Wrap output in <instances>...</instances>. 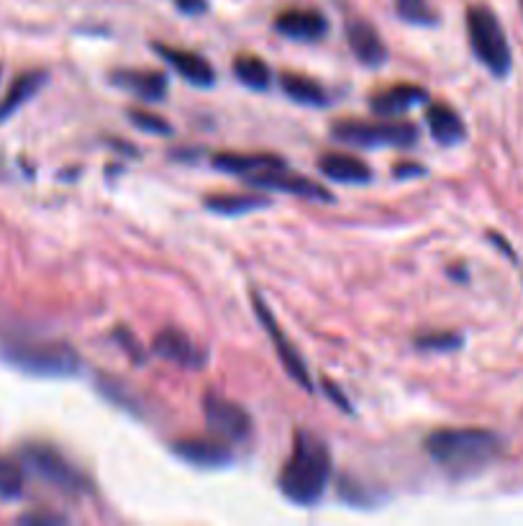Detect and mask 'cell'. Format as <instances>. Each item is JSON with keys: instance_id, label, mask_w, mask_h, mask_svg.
<instances>
[{"instance_id": "1", "label": "cell", "mask_w": 523, "mask_h": 526, "mask_svg": "<svg viewBox=\"0 0 523 526\" xmlns=\"http://www.w3.org/2000/svg\"><path fill=\"white\" fill-rule=\"evenodd\" d=\"M334 460L329 444L313 432L300 429L293 439V455L285 462L280 473V491L298 506H313L324 496L331 480Z\"/></svg>"}, {"instance_id": "2", "label": "cell", "mask_w": 523, "mask_h": 526, "mask_svg": "<svg viewBox=\"0 0 523 526\" xmlns=\"http://www.w3.org/2000/svg\"><path fill=\"white\" fill-rule=\"evenodd\" d=\"M426 452L454 478H472L498 460L503 439L488 429H436L426 439Z\"/></svg>"}, {"instance_id": "3", "label": "cell", "mask_w": 523, "mask_h": 526, "mask_svg": "<svg viewBox=\"0 0 523 526\" xmlns=\"http://www.w3.org/2000/svg\"><path fill=\"white\" fill-rule=\"evenodd\" d=\"M3 357L13 367L42 378H70L80 370V355L65 342L49 339H18L8 342Z\"/></svg>"}, {"instance_id": "4", "label": "cell", "mask_w": 523, "mask_h": 526, "mask_svg": "<svg viewBox=\"0 0 523 526\" xmlns=\"http://www.w3.org/2000/svg\"><path fill=\"white\" fill-rule=\"evenodd\" d=\"M467 36H470V47L477 60L495 77H506L511 72V44H508L506 31L490 8L472 6L467 11Z\"/></svg>"}, {"instance_id": "5", "label": "cell", "mask_w": 523, "mask_h": 526, "mask_svg": "<svg viewBox=\"0 0 523 526\" xmlns=\"http://www.w3.org/2000/svg\"><path fill=\"white\" fill-rule=\"evenodd\" d=\"M21 465L29 467L36 478L44 480V483H49L62 493L77 496V493L90 491V480L62 452L54 450V447H47V444H29L21 452Z\"/></svg>"}, {"instance_id": "6", "label": "cell", "mask_w": 523, "mask_h": 526, "mask_svg": "<svg viewBox=\"0 0 523 526\" xmlns=\"http://www.w3.org/2000/svg\"><path fill=\"white\" fill-rule=\"evenodd\" d=\"M331 134L354 147H411L418 139V129L408 121H339Z\"/></svg>"}, {"instance_id": "7", "label": "cell", "mask_w": 523, "mask_h": 526, "mask_svg": "<svg viewBox=\"0 0 523 526\" xmlns=\"http://www.w3.org/2000/svg\"><path fill=\"white\" fill-rule=\"evenodd\" d=\"M203 408H206V421L216 437H221L224 442H247L252 437V416L244 406L229 401L224 396L208 393L203 398Z\"/></svg>"}, {"instance_id": "8", "label": "cell", "mask_w": 523, "mask_h": 526, "mask_svg": "<svg viewBox=\"0 0 523 526\" xmlns=\"http://www.w3.org/2000/svg\"><path fill=\"white\" fill-rule=\"evenodd\" d=\"M254 301V311H257V319L259 324L265 326L267 337L272 339V347H275L277 357H280V362H283V367L288 370L290 378L295 380V383L300 385V388H306V391H313V383H311V375H308V367L306 362H303V357L298 355V349L290 344L288 334H285L283 329H280V324L275 321V316H272V311L267 308L265 298L259 296V293H254L252 296Z\"/></svg>"}, {"instance_id": "9", "label": "cell", "mask_w": 523, "mask_h": 526, "mask_svg": "<svg viewBox=\"0 0 523 526\" xmlns=\"http://www.w3.org/2000/svg\"><path fill=\"white\" fill-rule=\"evenodd\" d=\"M249 185H257V188H265V190H277V193H290V196L306 198V201H321V203L334 201V196H331L324 185L316 183V180L311 178H300V175L290 172V167L265 172V175L249 180Z\"/></svg>"}, {"instance_id": "10", "label": "cell", "mask_w": 523, "mask_h": 526, "mask_svg": "<svg viewBox=\"0 0 523 526\" xmlns=\"http://www.w3.org/2000/svg\"><path fill=\"white\" fill-rule=\"evenodd\" d=\"M152 349L154 355H159L162 360L172 362V365L188 367V370H200V367L206 365V352L180 329L159 331L152 342Z\"/></svg>"}, {"instance_id": "11", "label": "cell", "mask_w": 523, "mask_h": 526, "mask_svg": "<svg viewBox=\"0 0 523 526\" xmlns=\"http://www.w3.org/2000/svg\"><path fill=\"white\" fill-rule=\"evenodd\" d=\"M154 49L159 52V57L177 72V75L188 80V83L198 85V88H208L216 83V70L203 54L188 52V49H175L167 44H154Z\"/></svg>"}, {"instance_id": "12", "label": "cell", "mask_w": 523, "mask_h": 526, "mask_svg": "<svg viewBox=\"0 0 523 526\" xmlns=\"http://www.w3.org/2000/svg\"><path fill=\"white\" fill-rule=\"evenodd\" d=\"M175 452L183 460H188L190 465L198 467H226L234 460V452H231L229 442H224L221 437L213 434L208 437H188L175 442Z\"/></svg>"}, {"instance_id": "13", "label": "cell", "mask_w": 523, "mask_h": 526, "mask_svg": "<svg viewBox=\"0 0 523 526\" xmlns=\"http://www.w3.org/2000/svg\"><path fill=\"white\" fill-rule=\"evenodd\" d=\"M275 31L283 34L285 39H295V42H316L329 31V21L324 13L311 11V8H295V11H285L275 18Z\"/></svg>"}, {"instance_id": "14", "label": "cell", "mask_w": 523, "mask_h": 526, "mask_svg": "<svg viewBox=\"0 0 523 526\" xmlns=\"http://www.w3.org/2000/svg\"><path fill=\"white\" fill-rule=\"evenodd\" d=\"M213 165L218 167V170L224 172H231V175H239V178H244V183H249V180L259 178V175H265V172H272V170H283V167H288V162L283 160V157H275V154H216L213 157Z\"/></svg>"}, {"instance_id": "15", "label": "cell", "mask_w": 523, "mask_h": 526, "mask_svg": "<svg viewBox=\"0 0 523 526\" xmlns=\"http://www.w3.org/2000/svg\"><path fill=\"white\" fill-rule=\"evenodd\" d=\"M426 101H429V93L418 85H393V88L372 95L370 108L382 119H395Z\"/></svg>"}, {"instance_id": "16", "label": "cell", "mask_w": 523, "mask_h": 526, "mask_svg": "<svg viewBox=\"0 0 523 526\" xmlns=\"http://www.w3.org/2000/svg\"><path fill=\"white\" fill-rule=\"evenodd\" d=\"M113 85L126 93L142 98V101H162L167 98V75L157 70H118L113 72Z\"/></svg>"}, {"instance_id": "17", "label": "cell", "mask_w": 523, "mask_h": 526, "mask_svg": "<svg viewBox=\"0 0 523 526\" xmlns=\"http://www.w3.org/2000/svg\"><path fill=\"white\" fill-rule=\"evenodd\" d=\"M347 42L349 49L357 54V60L367 67H380L382 62L388 60V49L382 44L380 34L372 24L367 21H352L347 26Z\"/></svg>"}, {"instance_id": "18", "label": "cell", "mask_w": 523, "mask_h": 526, "mask_svg": "<svg viewBox=\"0 0 523 526\" xmlns=\"http://www.w3.org/2000/svg\"><path fill=\"white\" fill-rule=\"evenodd\" d=\"M426 124H429L431 136L444 147L462 144L467 136V126L457 111L447 103H434L426 108Z\"/></svg>"}, {"instance_id": "19", "label": "cell", "mask_w": 523, "mask_h": 526, "mask_svg": "<svg viewBox=\"0 0 523 526\" xmlns=\"http://www.w3.org/2000/svg\"><path fill=\"white\" fill-rule=\"evenodd\" d=\"M318 170L324 178L344 185H365L372 180L370 165H365L352 154H324L318 160Z\"/></svg>"}, {"instance_id": "20", "label": "cell", "mask_w": 523, "mask_h": 526, "mask_svg": "<svg viewBox=\"0 0 523 526\" xmlns=\"http://www.w3.org/2000/svg\"><path fill=\"white\" fill-rule=\"evenodd\" d=\"M280 88L285 90V95H288L290 101L303 103V106H324V103H329L326 90L321 88L313 77L285 72V75L280 77Z\"/></svg>"}, {"instance_id": "21", "label": "cell", "mask_w": 523, "mask_h": 526, "mask_svg": "<svg viewBox=\"0 0 523 526\" xmlns=\"http://www.w3.org/2000/svg\"><path fill=\"white\" fill-rule=\"evenodd\" d=\"M234 75L241 85H247L252 90H267L272 83V72L267 62L252 54H239L234 60Z\"/></svg>"}, {"instance_id": "22", "label": "cell", "mask_w": 523, "mask_h": 526, "mask_svg": "<svg viewBox=\"0 0 523 526\" xmlns=\"http://www.w3.org/2000/svg\"><path fill=\"white\" fill-rule=\"evenodd\" d=\"M98 388L103 391V396H106L108 401L116 403V406L126 408V411H131L134 416H147V406L142 403V393L131 391L124 380H116V378H108V375H103Z\"/></svg>"}, {"instance_id": "23", "label": "cell", "mask_w": 523, "mask_h": 526, "mask_svg": "<svg viewBox=\"0 0 523 526\" xmlns=\"http://www.w3.org/2000/svg\"><path fill=\"white\" fill-rule=\"evenodd\" d=\"M44 80H47L44 72H31V75L21 77V80H18V83L11 88V93L6 95V101L0 103V119H8V116H11L18 106H24L31 95L42 88Z\"/></svg>"}, {"instance_id": "24", "label": "cell", "mask_w": 523, "mask_h": 526, "mask_svg": "<svg viewBox=\"0 0 523 526\" xmlns=\"http://www.w3.org/2000/svg\"><path fill=\"white\" fill-rule=\"evenodd\" d=\"M270 206V201L262 196H211L206 201V208L213 213H224V216H241V213L257 211V208Z\"/></svg>"}, {"instance_id": "25", "label": "cell", "mask_w": 523, "mask_h": 526, "mask_svg": "<svg viewBox=\"0 0 523 526\" xmlns=\"http://www.w3.org/2000/svg\"><path fill=\"white\" fill-rule=\"evenodd\" d=\"M24 480V467L8 457H0V498L3 501H13L24 493Z\"/></svg>"}, {"instance_id": "26", "label": "cell", "mask_w": 523, "mask_h": 526, "mask_svg": "<svg viewBox=\"0 0 523 526\" xmlns=\"http://www.w3.org/2000/svg\"><path fill=\"white\" fill-rule=\"evenodd\" d=\"M395 11L403 21L416 26H434L436 11L431 8L429 0H395Z\"/></svg>"}, {"instance_id": "27", "label": "cell", "mask_w": 523, "mask_h": 526, "mask_svg": "<svg viewBox=\"0 0 523 526\" xmlns=\"http://www.w3.org/2000/svg\"><path fill=\"white\" fill-rule=\"evenodd\" d=\"M129 121L136 126L139 131H147V134H154V136H167L172 134V126L170 121H165L162 116H157V113H149V111H129Z\"/></svg>"}, {"instance_id": "28", "label": "cell", "mask_w": 523, "mask_h": 526, "mask_svg": "<svg viewBox=\"0 0 523 526\" xmlns=\"http://www.w3.org/2000/svg\"><path fill=\"white\" fill-rule=\"evenodd\" d=\"M418 349H429V352H447V349L462 347V337L452 331H436V334H424L416 339Z\"/></svg>"}, {"instance_id": "29", "label": "cell", "mask_w": 523, "mask_h": 526, "mask_svg": "<svg viewBox=\"0 0 523 526\" xmlns=\"http://www.w3.org/2000/svg\"><path fill=\"white\" fill-rule=\"evenodd\" d=\"M116 339H121V344H124L126 352H129V355L134 357V360L139 362V365H142L144 352H142V347H139V342H136V339L129 334V329H118L116 331Z\"/></svg>"}, {"instance_id": "30", "label": "cell", "mask_w": 523, "mask_h": 526, "mask_svg": "<svg viewBox=\"0 0 523 526\" xmlns=\"http://www.w3.org/2000/svg\"><path fill=\"white\" fill-rule=\"evenodd\" d=\"M175 6L180 8L183 13H190V16H195V13H203L208 8L206 0H175Z\"/></svg>"}, {"instance_id": "31", "label": "cell", "mask_w": 523, "mask_h": 526, "mask_svg": "<svg viewBox=\"0 0 523 526\" xmlns=\"http://www.w3.org/2000/svg\"><path fill=\"white\" fill-rule=\"evenodd\" d=\"M324 391L329 393V398H334L336 406L344 408V411H352V406H349L347 396H344V393H341V391H336V385L331 383V380H324Z\"/></svg>"}, {"instance_id": "32", "label": "cell", "mask_w": 523, "mask_h": 526, "mask_svg": "<svg viewBox=\"0 0 523 526\" xmlns=\"http://www.w3.org/2000/svg\"><path fill=\"white\" fill-rule=\"evenodd\" d=\"M21 521H29V524H65V519L57 514H31L24 516Z\"/></svg>"}, {"instance_id": "33", "label": "cell", "mask_w": 523, "mask_h": 526, "mask_svg": "<svg viewBox=\"0 0 523 526\" xmlns=\"http://www.w3.org/2000/svg\"><path fill=\"white\" fill-rule=\"evenodd\" d=\"M411 172H416V175H424V167H398L395 175H411Z\"/></svg>"}]
</instances>
